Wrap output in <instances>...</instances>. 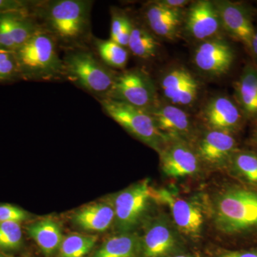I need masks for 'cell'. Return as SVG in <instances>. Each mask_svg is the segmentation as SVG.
<instances>
[{
	"mask_svg": "<svg viewBox=\"0 0 257 257\" xmlns=\"http://www.w3.org/2000/svg\"><path fill=\"white\" fill-rule=\"evenodd\" d=\"M229 167L236 177L257 188V155L250 151H236Z\"/></svg>",
	"mask_w": 257,
	"mask_h": 257,
	"instance_id": "cb8c5ba5",
	"label": "cell"
},
{
	"mask_svg": "<svg viewBox=\"0 0 257 257\" xmlns=\"http://www.w3.org/2000/svg\"><path fill=\"white\" fill-rule=\"evenodd\" d=\"M159 2L169 8L180 10L189 3V1L187 0H163V1Z\"/></svg>",
	"mask_w": 257,
	"mask_h": 257,
	"instance_id": "836d02e7",
	"label": "cell"
},
{
	"mask_svg": "<svg viewBox=\"0 0 257 257\" xmlns=\"http://www.w3.org/2000/svg\"><path fill=\"white\" fill-rule=\"evenodd\" d=\"M22 79H52L64 74L55 42L50 35L39 31L15 51Z\"/></svg>",
	"mask_w": 257,
	"mask_h": 257,
	"instance_id": "7a4b0ae2",
	"label": "cell"
},
{
	"mask_svg": "<svg viewBox=\"0 0 257 257\" xmlns=\"http://www.w3.org/2000/svg\"><path fill=\"white\" fill-rule=\"evenodd\" d=\"M159 42L152 34L145 29L133 27L127 47L134 55L142 59L155 57L158 51Z\"/></svg>",
	"mask_w": 257,
	"mask_h": 257,
	"instance_id": "d4e9b609",
	"label": "cell"
},
{
	"mask_svg": "<svg viewBox=\"0 0 257 257\" xmlns=\"http://www.w3.org/2000/svg\"><path fill=\"white\" fill-rule=\"evenodd\" d=\"M161 87L164 96L171 104L189 106L197 99L199 84L187 69L176 67L164 76Z\"/></svg>",
	"mask_w": 257,
	"mask_h": 257,
	"instance_id": "9a60e30c",
	"label": "cell"
},
{
	"mask_svg": "<svg viewBox=\"0 0 257 257\" xmlns=\"http://www.w3.org/2000/svg\"><path fill=\"white\" fill-rule=\"evenodd\" d=\"M101 104L111 119L158 153L170 142L158 130L155 120L145 109L110 98H103Z\"/></svg>",
	"mask_w": 257,
	"mask_h": 257,
	"instance_id": "3957f363",
	"label": "cell"
},
{
	"mask_svg": "<svg viewBox=\"0 0 257 257\" xmlns=\"http://www.w3.org/2000/svg\"><path fill=\"white\" fill-rule=\"evenodd\" d=\"M235 96L244 117L257 120V68L247 65L235 84Z\"/></svg>",
	"mask_w": 257,
	"mask_h": 257,
	"instance_id": "44dd1931",
	"label": "cell"
},
{
	"mask_svg": "<svg viewBox=\"0 0 257 257\" xmlns=\"http://www.w3.org/2000/svg\"><path fill=\"white\" fill-rule=\"evenodd\" d=\"M234 53L224 40L212 38L205 40L196 49L194 62L204 73L211 76L226 74L234 62Z\"/></svg>",
	"mask_w": 257,
	"mask_h": 257,
	"instance_id": "7c38bea8",
	"label": "cell"
},
{
	"mask_svg": "<svg viewBox=\"0 0 257 257\" xmlns=\"http://www.w3.org/2000/svg\"><path fill=\"white\" fill-rule=\"evenodd\" d=\"M253 139H254V141L257 143V128L255 130L254 133H253Z\"/></svg>",
	"mask_w": 257,
	"mask_h": 257,
	"instance_id": "d590c367",
	"label": "cell"
},
{
	"mask_svg": "<svg viewBox=\"0 0 257 257\" xmlns=\"http://www.w3.org/2000/svg\"><path fill=\"white\" fill-rule=\"evenodd\" d=\"M23 242L21 224L17 222H0V248L4 251H16Z\"/></svg>",
	"mask_w": 257,
	"mask_h": 257,
	"instance_id": "83f0119b",
	"label": "cell"
},
{
	"mask_svg": "<svg viewBox=\"0 0 257 257\" xmlns=\"http://www.w3.org/2000/svg\"><path fill=\"white\" fill-rule=\"evenodd\" d=\"M115 211L113 202H101L88 204L78 209L73 221L81 229L103 232L114 224Z\"/></svg>",
	"mask_w": 257,
	"mask_h": 257,
	"instance_id": "ffe728a7",
	"label": "cell"
},
{
	"mask_svg": "<svg viewBox=\"0 0 257 257\" xmlns=\"http://www.w3.org/2000/svg\"><path fill=\"white\" fill-rule=\"evenodd\" d=\"M27 229L44 254L50 256L58 251L64 236L60 225L55 220L45 218L32 223Z\"/></svg>",
	"mask_w": 257,
	"mask_h": 257,
	"instance_id": "7402d4cb",
	"label": "cell"
},
{
	"mask_svg": "<svg viewBox=\"0 0 257 257\" xmlns=\"http://www.w3.org/2000/svg\"><path fill=\"white\" fill-rule=\"evenodd\" d=\"M140 236L134 232H119L105 240L92 257H140Z\"/></svg>",
	"mask_w": 257,
	"mask_h": 257,
	"instance_id": "603a6c76",
	"label": "cell"
},
{
	"mask_svg": "<svg viewBox=\"0 0 257 257\" xmlns=\"http://www.w3.org/2000/svg\"><path fill=\"white\" fill-rule=\"evenodd\" d=\"M252 40H254V41L257 42V32H255V35H254V36H253V37Z\"/></svg>",
	"mask_w": 257,
	"mask_h": 257,
	"instance_id": "8d00e7d4",
	"label": "cell"
},
{
	"mask_svg": "<svg viewBox=\"0 0 257 257\" xmlns=\"http://www.w3.org/2000/svg\"><path fill=\"white\" fill-rule=\"evenodd\" d=\"M133 25L126 15L113 13L111 23L110 40L122 47H127Z\"/></svg>",
	"mask_w": 257,
	"mask_h": 257,
	"instance_id": "f546056e",
	"label": "cell"
},
{
	"mask_svg": "<svg viewBox=\"0 0 257 257\" xmlns=\"http://www.w3.org/2000/svg\"><path fill=\"white\" fill-rule=\"evenodd\" d=\"M0 257H8L3 254V253H0Z\"/></svg>",
	"mask_w": 257,
	"mask_h": 257,
	"instance_id": "74e56055",
	"label": "cell"
},
{
	"mask_svg": "<svg viewBox=\"0 0 257 257\" xmlns=\"http://www.w3.org/2000/svg\"><path fill=\"white\" fill-rule=\"evenodd\" d=\"M170 257H196L194 256H192V255L190 254H185V253H178V254L174 255V256H170Z\"/></svg>",
	"mask_w": 257,
	"mask_h": 257,
	"instance_id": "e575fe53",
	"label": "cell"
},
{
	"mask_svg": "<svg viewBox=\"0 0 257 257\" xmlns=\"http://www.w3.org/2000/svg\"><path fill=\"white\" fill-rule=\"evenodd\" d=\"M95 235L71 234L64 236L59 248L60 257H84L95 246Z\"/></svg>",
	"mask_w": 257,
	"mask_h": 257,
	"instance_id": "484cf974",
	"label": "cell"
},
{
	"mask_svg": "<svg viewBox=\"0 0 257 257\" xmlns=\"http://www.w3.org/2000/svg\"><path fill=\"white\" fill-rule=\"evenodd\" d=\"M214 5L221 26L231 37L250 48L256 31L246 9L239 4L228 1L215 2Z\"/></svg>",
	"mask_w": 257,
	"mask_h": 257,
	"instance_id": "ac0fdd59",
	"label": "cell"
},
{
	"mask_svg": "<svg viewBox=\"0 0 257 257\" xmlns=\"http://www.w3.org/2000/svg\"><path fill=\"white\" fill-rule=\"evenodd\" d=\"M211 216L222 234L239 236L257 232V188L229 186L214 197Z\"/></svg>",
	"mask_w": 257,
	"mask_h": 257,
	"instance_id": "6da1fadb",
	"label": "cell"
},
{
	"mask_svg": "<svg viewBox=\"0 0 257 257\" xmlns=\"http://www.w3.org/2000/svg\"><path fill=\"white\" fill-rule=\"evenodd\" d=\"M152 194L155 202L170 209L172 221L183 237L192 241L200 239L205 221L200 206L165 188H153Z\"/></svg>",
	"mask_w": 257,
	"mask_h": 257,
	"instance_id": "ba28073f",
	"label": "cell"
},
{
	"mask_svg": "<svg viewBox=\"0 0 257 257\" xmlns=\"http://www.w3.org/2000/svg\"><path fill=\"white\" fill-rule=\"evenodd\" d=\"M91 3L84 0L51 2L44 13L47 27L62 41H77L89 28Z\"/></svg>",
	"mask_w": 257,
	"mask_h": 257,
	"instance_id": "277c9868",
	"label": "cell"
},
{
	"mask_svg": "<svg viewBox=\"0 0 257 257\" xmlns=\"http://www.w3.org/2000/svg\"><path fill=\"white\" fill-rule=\"evenodd\" d=\"M150 179L130 186L115 196L114 225L119 232H130L147 218L152 202H155Z\"/></svg>",
	"mask_w": 257,
	"mask_h": 257,
	"instance_id": "8992f818",
	"label": "cell"
},
{
	"mask_svg": "<svg viewBox=\"0 0 257 257\" xmlns=\"http://www.w3.org/2000/svg\"><path fill=\"white\" fill-rule=\"evenodd\" d=\"M39 31L30 12L0 15V50L15 52Z\"/></svg>",
	"mask_w": 257,
	"mask_h": 257,
	"instance_id": "5bb4252c",
	"label": "cell"
},
{
	"mask_svg": "<svg viewBox=\"0 0 257 257\" xmlns=\"http://www.w3.org/2000/svg\"><path fill=\"white\" fill-rule=\"evenodd\" d=\"M243 117L239 106L224 96L213 98L203 110V118L211 130L231 135L240 130Z\"/></svg>",
	"mask_w": 257,
	"mask_h": 257,
	"instance_id": "2e32d148",
	"label": "cell"
},
{
	"mask_svg": "<svg viewBox=\"0 0 257 257\" xmlns=\"http://www.w3.org/2000/svg\"><path fill=\"white\" fill-rule=\"evenodd\" d=\"M221 26L219 13L213 2L198 1L189 8L185 28L194 38L203 41L210 40L219 32Z\"/></svg>",
	"mask_w": 257,
	"mask_h": 257,
	"instance_id": "e0dca14e",
	"label": "cell"
},
{
	"mask_svg": "<svg viewBox=\"0 0 257 257\" xmlns=\"http://www.w3.org/2000/svg\"><path fill=\"white\" fill-rule=\"evenodd\" d=\"M22 79L15 51L0 50V83L15 82Z\"/></svg>",
	"mask_w": 257,
	"mask_h": 257,
	"instance_id": "f1b7e54d",
	"label": "cell"
},
{
	"mask_svg": "<svg viewBox=\"0 0 257 257\" xmlns=\"http://www.w3.org/2000/svg\"><path fill=\"white\" fill-rule=\"evenodd\" d=\"M145 16L149 26L157 35L171 40L177 38L182 23L180 9L155 2L147 8Z\"/></svg>",
	"mask_w": 257,
	"mask_h": 257,
	"instance_id": "d6986e66",
	"label": "cell"
},
{
	"mask_svg": "<svg viewBox=\"0 0 257 257\" xmlns=\"http://www.w3.org/2000/svg\"><path fill=\"white\" fill-rule=\"evenodd\" d=\"M201 163L211 168L229 167L236 150V140L231 134L210 130L198 142L195 150Z\"/></svg>",
	"mask_w": 257,
	"mask_h": 257,
	"instance_id": "8fae6325",
	"label": "cell"
},
{
	"mask_svg": "<svg viewBox=\"0 0 257 257\" xmlns=\"http://www.w3.org/2000/svg\"><path fill=\"white\" fill-rule=\"evenodd\" d=\"M161 133L169 140H182L188 143L192 138V123L190 117L179 106L174 104H160L157 103L147 109Z\"/></svg>",
	"mask_w": 257,
	"mask_h": 257,
	"instance_id": "4fadbf2b",
	"label": "cell"
},
{
	"mask_svg": "<svg viewBox=\"0 0 257 257\" xmlns=\"http://www.w3.org/2000/svg\"><path fill=\"white\" fill-rule=\"evenodd\" d=\"M105 98L147 110L157 104L156 88L146 72L141 69H131L116 76Z\"/></svg>",
	"mask_w": 257,
	"mask_h": 257,
	"instance_id": "9c48e42d",
	"label": "cell"
},
{
	"mask_svg": "<svg viewBox=\"0 0 257 257\" xmlns=\"http://www.w3.org/2000/svg\"><path fill=\"white\" fill-rule=\"evenodd\" d=\"M96 45L98 53L106 65L116 69H123L126 66L128 53L124 47L111 40H98Z\"/></svg>",
	"mask_w": 257,
	"mask_h": 257,
	"instance_id": "4316f807",
	"label": "cell"
},
{
	"mask_svg": "<svg viewBox=\"0 0 257 257\" xmlns=\"http://www.w3.org/2000/svg\"><path fill=\"white\" fill-rule=\"evenodd\" d=\"M183 236L165 214L147 219L140 236V257H170L182 253Z\"/></svg>",
	"mask_w": 257,
	"mask_h": 257,
	"instance_id": "52a82bcc",
	"label": "cell"
},
{
	"mask_svg": "<svg viewBox=\"0 0 257 257\" xmlns=\"http://www.w3.org/2000/svg\"><path fill=\"white\" fill-rule=\"evenodd\" d=\"M30 217L28 211L10 204H0V222H17L21 224Z\"/></svg>",
	"mask_w": 257,
	"mask_h": 257,
	"instance_id": "4dcf8cb0",
	"label": "cell"
},
{
	"mask_svg": "<svg viewBox=\"0 0 257 257\" xmlns=\"http://www.w3.org/2000/svg\"><path fill=\"white\" fill-rule=\"evenodd\" d=\"M216 257H257V249L238 250V251H221Z\"/></svg>",
	"mask_w": 257,
	"mask_h": 257,
	"instance_id": "d6a6232c",
	"label": "cell"
},
{
	"mask_svg": "<svg viewBox=\"0 0 257 257\" xmlns=\"http://www.w3.org/2000/svg\"><path fill=\"white\" fill-rule=\"evenodd\" d=\"M160 167L167 177L184 178L197 175L201 162L189 143L170 140L160 152Z\"/></svg>",
	"mask_w": 257,
	"mask_h": 257,
	"instance_id": "30bf717a",
	"label": "cell"
},
{
	"mask_svg": "<svg viewBox=\"0 0 257 257\" xmlns=\"http://www.w3.org/2000/svg\"><path fill=\"white\" fill-rule=\"evenodd\" d=\"M64 74L79 87L105 98L114 84L116 76L92 53L74 51L63 61Z\"/></svg>",
	"mask_w": 257,
	"mask_h": 257,
	"instance_id": "5b68a950",
	"label": "cell"
},
{
	"mask_svg": "<svg viewBox=\"0 0 257 257\" xmlns=\"http://www.w3.org/2000/svg\"><path fill=\"white\" fill-rule=\"evenodd\" d=\"M33 3L22 0H0V15L15 12H30Z\"/></svg>",
	"mask_w": 257,
	"mask_h": 257,
	"instance_id": "1f68e13d",
	"label": "cell"
}]
</instances>
